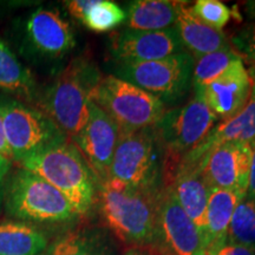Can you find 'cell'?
I'll return each instance as SVG.
<instances>
[{
    "mask_svg": "<svg viewBox=\"0 0 255 255\" xmlns=\"http://www.w3.org/2000/svg\"><path fill=\"white\" fill-rule=\"evenodd\" d=\"M252 87L250 73L240 58L220 77L194 92L221 122L232 119L244 109L251 97Z\"/></svg>",
    "mask_w": 255,
    "mask_h": 255,
    "instance_id": "9a60e30c",
    "label": "cell"
},
{
    "mask_svg": "<svg viewBox=\"0 0 255 255\" xmlns=\"http://www.w3.org/2000/svg\"><path fill=\"white\" fill-rule=\"evenodd\" d=\"M218 122L205 102L194 96L183 107L165 111L155 130L169 156L175 157L195 149Z\"/></svg>",
    "mask_w": 255,
    "mask_h": 255,
    "instance_id": "9c48e42d",
    "label": "cell"
},
{
    "mask_svg": "<svg viewBox=\"0 0 255 255\" xmlns=\"http://www.w3.org/2000/svg\"><path fill=\"white\" fill-rule=\"evenodd\" d=\"M12 161L11 159L0 156V210L4 207V197L6 183H7L8 176L11 174Z\"/></svg>",
    "mask_w": 255,
    "mask_h": 255,
    "instance_id": "f546056e",
    "label": "cell"
},
{
    "mask_svg": "<svg viewBox=\"0 0 255 255\" xmlns=\"http://www.w3.org/2000/svg\"><path fill=\"white\" fill-rule=\"evenodd\" d=\"M183 1L136 0L127 7L128 28L136 31H161L173 27Z\"/></svg>",
    "mask_w": 255,
    "mask_h": 255,
    "instance_id": "ffe728a7",
    "label": "cell"
},
{
    "mask_svg": "<svg viewBox=\"0 0 255 255\" xmlns=\"http://www.w3.org/2000/svg\"><path fill=\"white\" fill-rule=\"evenodd\" d=\"M120 133V128L114 120L90 101L87 123L71 141L85 158L98 183L109 178Z\"/></svg>",
    "mask_w": 255,
    "mask_h": 255,
    "instance_id": "7c38bea8",
    "label": "cell"
},
{
    "mask_svg": "<svg viewBox=\"0 0 255 255\" xmlns=\"http://www.w3.org/2000/svg\"><path fill=\"white\" fill-rule=\"evenodd\" d=\"M130 255H137V254H130Z\"/></svg>",
    "mask_w": 255,
    "mask_h": 255,
    "instance_id": "d590c367",
    "label": "cell"
},
{
    "mask_svg": "<svg viewBox=\"0 0 255 255\" xmlns=\"http://www.w3.org/2000/svg\"><path fill=\"white\" fill-rule=\"evenodd\" d=\"M49 247L47 238L33 225L0 223V255H41Z\"/></svg>",
    "mask_w": 255,
    "mask_h": 255,
    "instance_id": "7402d4cb",
    "label": "cell"
},
{
    "mask_svg": "<svg viewBox=\"0 0 255 255\" xmlns=\"http://www.w3.org/2000/svg\"><path fill=\"white\" fill-rule=\"evenodd\" d=\"M207 186L247 196L251 167L250 143L229 142L216 146L199 162Z\"/></svg>",
    "mask_w": 255,
    "mask_h": 255,
    "instance_id": "5bb4252c",
    "label": "cell"
},
{
    "mask_svg": "<svg viewBox=\"0 0 255 255\" xmlns=\"http://www.w3.org/2000/svg\"><path fill=\"white\" fill-rule=\"evenodd\" d=\"M158 193L109 178L98 183L96 201L105 225L121 241L144 246L155 241Z\"/></svg>",
    "mask_w": 255,
    "mask_h": 255,
    "instance_id": "6da1fadb",
    "label": "cell"
},
{
    "mask_svg": "<svg viewBox=\"0 0 255 255\" xmlns=\"http://www.w3.org/2000/svg\"><path fill=\"white\" fill-rule=\"evenodd\" d=\"M247 65H248L247 71H248V73H250V77L252 79V83L255 84V63L247 64Z\"/></svg>",
    "mask_w": 255,
    "mask_h": 255,
    "instance_id": "e575fe53",
    "label": "cell"
},
{
    "mask_svg": "<svg viewBox=\"0 0 255 255\" xmlns=\"http://www.w3.org/2000/svg\"><path fill=\"white\" fill-rule=\"evenodd\" d=\"M227 244L255 250V201L245 197L239 203L228 228Z\"/></svg>",
    "mask_w": 255,
    "mask_h": 255,
    "instance_id": "cb8c5ba5",
    "label": "cell"
},
{
    "mask_svg": "<svg viewBox=\"0 0 255 255\" xmlns=\"http://www.w3.org/2000/svg\"><path fill=\"white\" fill-rule=\"evenodd\" d=\"M19 167L49 182L85 215L97 199L98 181L71 139H64L24 159Z\"/></svg>",
    "mask_w": 255,
    "mask_h": 255,
    "instance_id": "7a4b0ae2",
    "label": "cell"
},
{
    "mask_svg": "<svg viewBox=\"0 0 255 255\" xmlns=\"http://www.w3.org/2000/svg\"><path fill=\"white\" fill-rule=\"evenodd\" d=\"M191 11L201 21L219 31L227 25L233 15L232 9L218 0H197L191 6Z\"/></svg>",
    "mask_w": 255,
    "mask_h": 255,
    "instance_id": "484cf974",
    "label": "cell"
},
{
    "mask_svg": "<svg viewBox=\"0 0 255 255\" xmlns=\"http://www.w3.org/2000/svg\"><path fill=\"white\" fill-rule=\"evenodd\" d=\"M4 208L9 218L24 223H63L78 216L59 190L21 167L9 174Z\"/></svg>",
    "mask_w": 255,
    "mask_h": 255,
    "instance_id": "277c9868",
    "label": "cell"
},
{
    "mask_svg": "<svg viewBox=\"0 0 255 255\" xmlns=\"http://www.w3.org/2000/svg\"><path fill=\"white\" fill-rule=\"evenodd\" d=\"M229 44L244 63H255V24L247 25L235 32Z\"/></svg>",
    "mask_w": 255,
    "mask_h": 255,
    "instance_id": "83f0119b",
    "label": "cell"
},
{
    "mask_svg": "<svg viewBox=\"0 0 255 255\" xmlns=\"http://www.w3.org/2000/svg\"><path fill=\"white\" fill-rule=\"evenodd\" d=\"M0 156H4V157L11 159V161H12L11 150H9L7 141H6L4 123H2L1 115H0Z\"/></svg>",
    "mask_w": 255,
    "mask_h": 255,
    "instance_id": "d6a6232c",
    "label": "cell"
},
{
    "mask_svg": "<svg viewBox=\"0 0 255 255\" xmlns=\"http://www.w3.org/2000/svg\"><path fill=\"white\" fill-rule=\"evenodd\" d=\"M195 59L188 52H181L150 62L116 64L115 75L154 95L163 103L182 98L193 87Z\"/></svg>",
    "mask_w": 255,
    "mask_h": 255,
    "instance_id": "ba28073f",
    "label": "cell"
},
{
    "mask_svg": "<svg viewBox=\"0 0 255 255\" xmlns=\"http://www.w3.org/2000/svg\"><path fill=\"white\" fill-rule=\"evenodd\" d=\"M90 100L109 115L123 132L155 128L167 111L165 104L154 95L114 75L100 79Z\"/></svg>",
    "mask_w": 255,
    "mask_h": 255,
    "instance_id": "5b68a950",
    "label": "cell"
},
{
    "mask_svg": "<svg viewBox=\"0 0 255 255\" xmlns=\"http://www.w3.org/2000/svg\"><path fill=\"white\" fill-rule=\"evenodd\" d=\"M101 78L90 62L72 60L50 85L38 91L37 108L72 139L87 123L91 92Z\"/></svg>",
    "mask_w": 255,
    "mask_h": 255,
    "instance_id": "3957f363",
    "label": "cell"
},
{
    "mask_svg": "<svg viewBox=\"0 0 255 255\" xmlns=\"http://www.w3.org/2000/svg\"><path fill=\"white\" fill-rule=\"evenodd\" d=\"M184 47L175 26L161 31L114 32L109 39V53L116 64L150 62L183 52Z\"/></svg>",
    "mask_w": 255,
    "mask_h": 255,
    "instance_id": "4fadbf2b",
    "label": "cell"
},
{
    "mask_svg": "<svg viewBox=\"0 0 255 255\" xmlns=\"http://www.w3.org/2000/svg\"><path fill=\"white\" fill-rule=\"evenodd\" d=\"M251 146V167H250V178H248V199L255 201V138L250 143Z\"/></svg>",
    "mask_w": 255,
    "mask_h": 255,
    "instance_id": "4dcf8cb0",
    "label": "cell"
},
{
    "mask_svg": "<svg viewBox=\"0 0 255 255\" xmlns=\"http://www.w3.org/2000/svg\"><path fill=\"white\" fill-rule=\"evenodd\" d=\"M44 255H102V253L88 238L71 233L53 242Z\"/></svg>",
    "mask_w": 255,
    "mask_h": 255,
    "instance_id": "4316f807",
    "label": "cell"
},
{
    "mask_svg": "<svg viewBox=\"0 0 255 255\" xmlns=\"http://www.w3.org/2000/svg\"><path fill=\"white\" fill-rule=\"evenodd\" d=\"M154 244L162 255H205L203 238L169 186L158 193Z\"/></svg>",
    "mask_w": 255,
    "mask_h": 255,
    "instance_id": "8fae6325",
    "label": "cell"
},
{
    "mask_svg": "<svg viewBox=\"0 0 255 255\" xmlns=\"http://www.w3.org/2000/svg\"><path fill=\"white\" fill-rule=\"evenodd\" d=\"M174 26L183 47L189 51L194 59L231 45L222 31L215 30L200 20L188 2L183 1L181 5Z\"/></svg>",
    "mask_w": 255,
    "mask_h": 255,
    "instance_id": "d6986e66",
    "label": "cell"
},
{
    "mask_svg": "<svg viewBox=\"0 0 255 255\" xmlns=\"http://www.w3.org/2000/svg\"><path fill=\"white\" fill-rule=\"evenodd\" d=\"M162 148L155 128L121 131L109 178L139 189L158 190Z\"/></svg>",
    "mask_w": 255,
    "mask_h": 255,
    "instance_id": "52a82bcc",
    "label": "cell"
},
{
    "mask_svg": "<svg viewBox=\"0 0 255 255\" xmlns=\"http://www.w3.org/2000/svg\"><path fill=\"white\" fill-rule=\"evenodd\" d=\"M245 11H246L248 18L255 19V0L254 1L245 2Z\"/></svg>",
    "mask_w": 255,
    "mask_h": 255,
    "instance_id": "836d02e7",
    "label": "cell"
},
{
    "mask_svg": "<svg viewBox=\"0 0 255 255\" xmlns=\"http://www.w3.org/2000/svg\"><path fill=\"white\" fill-rule=\"evenodd\" d=\"M165 186L173 189L180 206L205 240L207 205L210 189L201 174L199 163H190L181 159L175 168L170 183Z\"/></svg>",
    "mask_w": 255,
    "mask_h": 255,
    "instance_id": "2e32d148",
    "label": "cell"
},
{
    "mask_svg": "<svg viewBox=\"0 0 255 255\" xmlns=\"http://www.w3.org/2000/svg\"><path fill=\"white\" fill-rule=\"evenodd\" d=\"M127 20L126 11L109 0H94L81 23L89 30L104 33L114 30Z\"/></svg>",
    "mask_w": 255,
    "mask_h": 255,
    "instance_id": "d4e9b609",
    "label": "cell"
},
{
    "mask_svg": "<svg viewBox=\"0 0 255 255\" xmlns=\"http://www.w3.org/2000/svg\"><path fill=\"white\" fill-rule=\"evenodd\" d=\"M215 255H255V250L241 245L226 244Z\"/></svg>",
    "mask_w": 255,
    "mask_h": 255,
    "instance_id": "1f68e13d",
    "label": "cell"
},
{
    "mask_svg": "<svg viewBox=\"0 0 255 255\" xmlns=\"http://www.w3.org/2000/svg\"><path fill=\"white\" fill-rule=\"evenodd\" d=\"M0 90L25 103L36 104L38 90L33 76L14 52L0 39Z\"/></svg>",
    "mask_w": 255,
    "mask_h": 255,
    "instance_id": "44dd1931",
    "label": "cell"
},
{
    "mask_svg": "<svg viewBox=\"0 0 255 255\" xmlns=\"http://www.w3.org/2000/svg\"><path fill=\"white\" fill-rule=\"evenodd\" d=\"M92 2H94V0H70L64 4H65V7L71 17L75 18L76 20L82 21Z\"/></svg>",
    "mask_w": 255,
    "mask_h": 255,
    "instance_id": "f1b7e54d",
    "label": "cell"
},
{
    "mask_svg": "<svg viewBox=\"0 0 255 255\" xmlns=\"http://www.w3.org/2000/svg\"><path fill=\"white\" fill-rule=\"evenodd\" d=\"M76 45L71 26L58 12L39 7L20 21L19 49L26 57L60 59Z\"/></svg>",
    "mask_w": 255,
    "mask_h": 255,
    "instance_id": "30bf717a",
    "label": "cell"
},
{
    "mask_svg": "<svg viewBox=\"0 0 255 255\" xmlns=\"http://www.w3.org/2000/svg\"><path fill=\"white\" fill-rule=\"evenodd\" d=\"M245 197L232 190L210 188L206 215L205 255H215L227 244L233 214Z\"/></svg>",
    "mask_w": 255,
    "mask_h": 255,
    "instance_id": "ac0fdd59",
    "label": "cell"
},
{
    "mask_svg": "<svg viewBox=\"0 0 255 255\" xmlns=\"http://www.w3.org/2000/svg\"><path fill=\"white\" fill-rule=\"evenodd\" d=\"M0 115L12 162L18 164L47 146L68 139L43 111L12 96L0 95Z\"/></svg>",
    "mask_w": 255,
    "mask_h": 255,
    "instance_id": "8992f818",
    "label": "cell"
},
{
    "mask_svg": "<svg viewBox=\"0 0 255 255\" xmlns=\"http://www.w3.org/2000/svg\"><path fill=\"white\" fill-rule=\"evenodd\" d=\"M255 138V84L251 97L240 113L227 121H221L210 130L207 137L195 149L184 155L183 161L199 163L210 150L229 142L251 143Z\"/></svg>",
    "mask_w": 255,
    "mask_h": 255,
    "instance_id": "e0dca14e",
    "label": "cell"
},
{
    "mask_svg": "<svg viewBox=\"0 0 255 255\" xmlns=\"http://www.w3.org/2000/svg\"><path fill=\"white\" fill-rule=\"evenodd\" d=\"M238 59H240V56L231 45L195 59L193 69L194 91L220 77Z\"/></svg>",
    "mask_w": 255,
    "mask_h": 255,
    "instance_id": "603a6c76",
    "label": "cell"
}]
</instances>
